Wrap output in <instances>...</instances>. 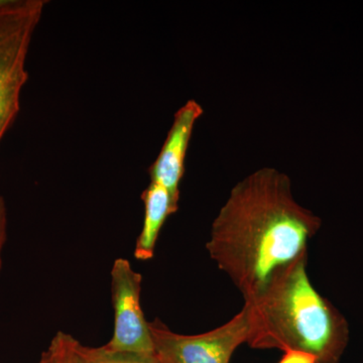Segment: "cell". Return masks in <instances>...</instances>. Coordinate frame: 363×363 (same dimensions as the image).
Masks as SVG:
<instances>
[{"label": "cell", "mask_w": 363, "mask_h": 363, "mask_svg": "<svg viewBox=\"0 0 363 363\" xmlns=\"http://www.w3.org/2000/svg\"><path fill=\"white\" fill-rule=\"evenodd\" d=\"M7 236V209L4 197L0 196V272L2 267V250Z\"/></svg>", "instance_id": "obj_10"}, {"label": "cell", "mask_w": 363, "mask_h": 363, "mask_svg": "<svg viewBox=\"0 0 363 363\" xmlns=\"http://www.w3.org/2000/svg\"><path fill=\"white\" fill-rule=\"evenodd\" d=\"M145 219L142 231L136 240L135 257L138 260H150L154 257L157 238L164 222L179 209V198L171 194L166 188L150 182L143 192Z\"/></svg>", "instance_id": "obj_7"}, {"label": "cell", "mask_w": 363, "mask_h": 363, "mask_svg": "<svg viewBox=\"0 0 363 363\" xmlns=\"http://www.w3.org/2000/svg\"><path fill=\"white\" fill-rule=\"evenodd\" d=\"M279 363H316V359L312 355L298 351H288Z\"/></svg>", "instance_id": "obj_11"}, {"label": "cell", "mask_w": 363, "mask_h": 363, "mask_svg": "<svg viewBox=\"0 0 363 363\" xmlns=\"http://www.w3.org/2000/svg\"><path fill=\"white\" fill-rule=\"evenodd\" d=\"M111 276L114 331L105 345L116 351L156 355L150 322L140 306L142 274L133 269L128 259H117L112 264Z\"/></svg>", "instance_id": "obj_5"}, {"label": "cell", "mask_w": 363, "mask_h": 363, "mask_svg": "<svg viewBox=\"0 0 363 363\" xmlns=\"http://www.w3.org/2000/svg\"><path fill=\"white\" fill-rule=\"evenodd\" d=\"M2 2H4V0H0V4H1Z\"/></svg>", "instance_id": "obj_13"}, {"label": "cell", "mask_w": 363, "mask_h": 363, "mask_svg": "<svg viewBox=\"0 0 363 363\" xmlns=\"http://www.w3.org/2000/svg\"><path fill=\"white\" fill-rule=\"evenodd\" d=\"M322 221L298 204L286 174L262 168L234 186L212 223L210 257L250 303L308 255Z\"/></svg>", "instance_id": "obj_1"}, {"label": "cell", "mask_w": 363, "mask_h": 363, "mask_svg": "<svg viewBox=\"0 0 363 363\" xmlns=\"http://www.w3.org/2000/svg\"><path fill=\"white\" fill-rule=\"evenodd\" d=\"M76 342L77 340L70 334L59 331L44 352L48 363H79L75 353Z\"/></svg>", "instance_id": "obj_9"}, {"label": "cell", "mask_w": 363, "mask_h": 363, "mask_svg": "<svg viewBox=\"0 0 363 363\" xmlns=\"http://www.w3.org/2000/svg\"><path fill=\"white\" fill-rule=\"evenodd\" d=\"M75 353L79 363H161L156 355H143L109 350L106 345L89 347L77 340Z\"/></svg>", "instance_id": "obj_8"}, {"label": "cell", "mask_w": 363, "mask_h": 363, "mask_svg": "<svg viewBox=\"0 0 363 363\" xmlns=\"http://www.w3.org/2000/svg\"><path fill=\"white\" fill-rule=\"evenodd\" d=\"M308 255L283 269L264 292L245 303L253 350L298 351L316 363H339L350 342V325L312 285Z\"/></svg>", "instance_id": "obj_2"}, {"label": "cell", "mask_w": 363, "mask_h": 363, "mask_svg": "<svg viewBox=\"0 0 363 363\" xmlns=\"http://www.w3.org/2000/svg\"><path fill=\"white\" fill-rule=\"evenodd\" d=\"M38 363H48L47 357H45V353H43L42 357H40V362Z\"/></svg>", "instance_id": "obj_12"}, {"label": "cell", "mask_w": 363, "mask_h": 363, "mask_svg": "<svg viewBox=\"0 0 363 363\" xmlns=\"http://www.w3.org/2000/svg\"><path fill=\"white\" fill-rule=\"evenodd\" d=\"M202 114V106L196 100H189L176 112L161 152L150 168V182L166 188L179 199L189 143L195 124Z\"/></svg>", "instance_id": "obj_6"}, {"label": "cell", "mask_w": 363, "mask_h": 363, "mask_svg": "<svg viewBox=\"0 0 363 363\" xmlns=\"http://www.w3.org/2000/svg\"><path fill=\"white\" fill-rule=\"evenodd\" d=\"M47 1L4 0L0 4V143L21 111L28 79L26 59Z\"/></svg>", "instance_id": "obj_3"}, {"label": "cell", "mask_w": 363, "mask_h": 363, "mask_svg": "<svg viewBox=\"0 0 363 363\" xmlns=\"http://www.w3.org/2000/svg\"><path fill=\"white\" fill-rule=\"evenodd\" d=\"M155 353L161 363H229L235 350L250 337L247 305L227 323L213 330L183 335L160 320L150 322Z\"/></svg>", "instance_id": "obj_4"}]
</instances>
